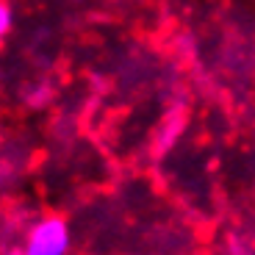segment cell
Returning <instances> with one entry per match:
<instances>
[{
	"mask_svg": "<svg viewBox=\"0 0 255 255\" xmlns=\"http://www.w3.org/2000/svg\"><path fill=\"white\" fill-rule=\"evenodd\" d=\"M67 250H70V230L58 217L42 219L25 242V255H67Z\"/></svg>",
	"mask_w": 255,
	"mask_h": 255,
	"instance_id": "obj_1",
	"label": "cell"
},
{
	"mask_svg": "<svg viewBox=\"0 0 255 255\" xmlns=\"http://www.w3.org/2000/svg\"><path fill=\"white\" fill-rule=\"evenodd\" d=\"M8 31H11V8L0 6V33H8Z\"/></svg>",
	"mask_w": 255,
	"mask_h": 255,
	"instance_id": "obj_2",
	"label": "cell"
}]
</instances>
